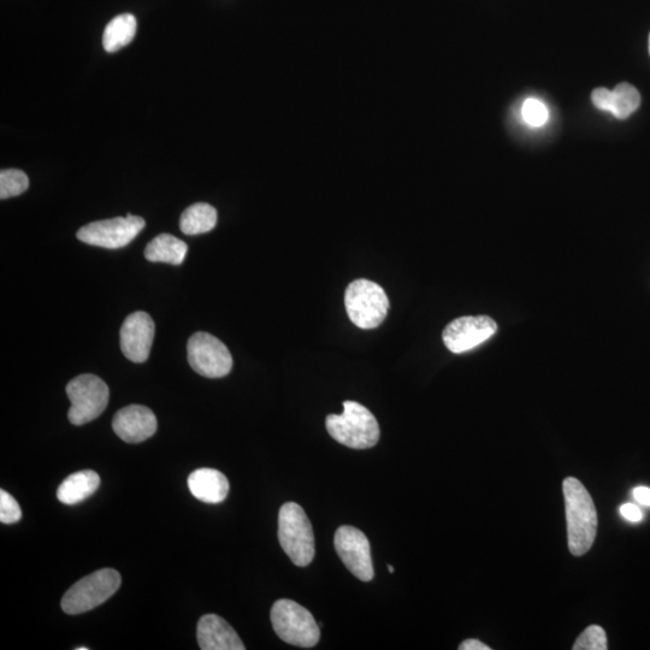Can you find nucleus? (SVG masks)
Returning <instances> with one entry per match:
<instances>
[{
  "label": "nucleus",
  "instance_id": "1",
  "mask_svg": "<svg viewBox=\"0 0 650 650\" xmlns=\"http://www.w3.org/2000/svg\"><path fill=\"white\" fill-rule=\"evenodd\" d=\"M563 492L570 552L582 557L592 548L598 533V513L592 496L576 478H566Z\"/></svg>",
  "mask_w": 650,
  "mask_h": 650
},
{
  "label": "nucleus",
  "instance_id": "2",
  "mask_svg": "<svg viewBox=\"0 0 650 650\" xmlns=\"http://www.w3.org/2000/svg\"><path fill=\"white\" fill-rule=\"evenodd\" d=\"M325 425L335 441L353 449H368L380 440L377 419L356 401H345L342 415H329Z\"/></svg>",
  "mask_w": 650,
  "mask_h": 650
},
{
  "label": "nucleus",
  "instance_id": "3",
  "mask_svg": "<svg viewBox=\"0 0 650 650\" xmlns=\"http://www.w3.org/2000/svg\"><path fill=\"white\" fill-rule=\"evenodd\" d=\"M280 545L295 566L306 567L315 558V534L309 517L298 504L287 502L279 513Z\"/></svg>",
  "mask_w": 650,
  "mask_h": 650
},
{
  "label": "nucleus",
  "instance_id": "4",
  "mask_svg": "<svg viewBox=\"0 0 650 650\" xmlns=\"http://www.w3.org/2000/svg\"><path fill=\"white\" fill-rule=\"evenodd\" d=\"M271 623L283 642L301 648L315 647L321 630L310 611L298 602L282 599L271 608Z\"/></svg>",
  "mask_w": 650,
  "mask_h": 650
},
{
  "label": "nucleus",
  "instance_id": "5",
  "mask_svg": "<svg viewBox=\"0 0 650 650\" xmlns=\"http://www.w3.org/2000/svg\"><path fill=\"white\" fill-rule=\"evenodd\" d=\"M345 305L352 323L362 329H374L387 317L389 300L377 283L360 279L348 285Z\"/></svg>",
  "mask_w": 650,
  "mask_h": 650
},
{
  "label": "nucleus",
  "instance_id": "6",
  "mask_svg": "<svg viewBox=\"0 0 650 650\" xmlns=\"http://www.w3.org/2000/svg\"><path fill=\"white\" fill-rule=\"evenodd\" d=\"M120 573L112 569H103L93 572L64 594L62 599L63 611L67 614L86 613L104 604L121 587Z\"/></svg>",
  "mask_w": 650,
  "mask_h": 650
},
{
  "label": "nucleus",
  "instance_id": "7",
  "mask_svg": "<svg viewBox=\"0 0 650 650\" xmlns=\"http://www.w3.org/2000/svg\"><path fill=\"white\" fill-rule=\"evenodd\" d=\"M67 395L72 403L68 412L70 423L84 425L97 419L108 407L110 390L102 378L85 374L68 383Z\"/></svg>",
  "mask_w": 650,
  "mask_h": 650
},
{
  "label": "nucleus",
  "instance_id": "8",
  "mask_svg": "<svg viewBox=\"0 0 650 650\" xmlns=\"http://www.w3.org/2000/svg\"><path fill=\"white\" fill-rule=\"evenodd\" d=\"M189 365L200 376L221 378L233 368V358L226 345L209 333H195L188 340Z\"/></svg>",
  "mask_w": 650,
  "mask_h": 650
},
{
  "label": "nucleus",
  "instance_id": "9",
  "mask_svg": "<svg viewBox=\"0 0 650 650\" xmlns=\"http://www.w3.org/2000/svg\"><path fill=\"white\" fill-rule=\"evenodd\" d=\"M145 224L144 218L128 214L126 217L87 224L76 236L87 245L117 250L137 238Z\"/></svg>",
  "mask_w": 650,
  "mask_h": 650
},
{
  "label": "nucleus",
  "instance_id": "10",
  "mask_svg": "<svg viewBox=\"0 0 650 650\" xmlns=\"http://www.w3.org/2000/svg\"><path fill=\"white\" fill-rule=\"evenodd\" d=\"M334 545L342 563L353 576L363 582H370L374 579L371 546L363 531L344 525L336 530Z\"/></svg>",
  "mask_w": 650,
  "mask_h": 650
},
{
  "label": "nucleus",
  "instance_id": "11",
  "mask_svg": "<svg viewBox=\"0 0 650 650\" xmlns=\"http://www.w3.org/2000/svg\"><path fill=\"white\" fill-rule=\"evenodd\" d=\"M498 332V324L489 316H465L454 319L443 330L442 339L455 354L471 351Z\"/></svg>",
  "mask_w": 650,
  "mask_h": 650
},
{
  "label": "nucleus",
  "instance_id": "12",
  "mask_svg": "<svg viewBox=\"0 0 650 650\" xmlns=\"http://www.w3.org/2000/svg\"><path fill=\"white\" fill-rule=\"evenodd\" d=\"M155 330V322L149 313L138 311L126 318L120 340L121 350L130 362L141 364L149 359Z\"/></svg>",
  "mask_w": 650,
  "mask_h": 650
},
{
  "label": "nucleus",
  "instance_id": "13",
  "mask_svg": "<svg viewBox=\"0 0 650 650\" xmlns=\"http://www.w3.org/2000/svg\"><path fill=\"white\" fill-rule=\"evenodd\" d=\"M155 413L149 407L129 405L118 411L112 421V428L121 440L140 443L150 439L157 431Z\"/></svg>",
  "mask_w": 650,
  "mask_h": 650
},
{
  "label": "nucleus",
  "instance_id": "14",
  "mask_svg": "<svg viewBox=\"0 0 650 650\" xmlns=\"http://www.w3.org/2000/svg\"><path fill=\"white\" fill-rule=\"evenodd\" d=\"M200 649L203 650H245L244 643L226 620L216 614L200 618L197 628Z\"/></svg>",
  "mask_w": 650,
  "mask_h": 650
},
{
  "label": "nucleus",
  "instance_id": "15",
  "mask_svg": "<svg viewBox=\"0 0 650 650\" xmlns=\"http://www.w3.org/2000/svg\"><path fill=\"white\" fill-rule=\"evenodd\" d=\"M592 102L599 110L611 112L619 120H625L640 108L641 96L634 86L623 82L613 91L596 88L592 93Z\"/></svg>",
  "mask_w": 650,
  "mask_h": 650
},
{
  "label": "nucleus",
  "instance_id": "16",
  "mask_svg": "<svg viewBox=\"0 0 650 650\" xmlns=\"http://www.w3.org/2000/svg\"><path fill=\"white\" fill-rule=\"evenodd\" d=\"M189 492L206 504H220L229 494V481L215 469H199L188 477Z\"/></svg>",
  "mask_w": 650,
  "mask_h": 650
},
{
  "label": "nucleus",
  "instance_id": "17",
  "mask_svg": "<svg viewBox=\"0 0 650 650\" xmlns=\"http://www.w3.org/2000/svg\"><path fill=\"white\" fill-rule=\"evenodd\" d=\"M100 486V477L96 471L75 472L62 482L57 489V498L64 505H76L90 498Z\"/></svg>",
  "mask_w": 650,
  "mask_h": 650
},
{
  "label": "nucleus",
  "instance_id": "18",
  "mask_svg": "<svg viewBox=\"0 0 650 650\" xmlns=\"http://www.w3.org/2000/svg\"><path fill=\"white\" fill-rule=\"evenodd\" d=\"M188 252L186 242L175 238L174 235L161 234L156 236L145 248V258L152 263H168L181 265Z\"/></svg>",
  "mask_w": 650,
  "mask_h": 650
},
{
  "label": "nucleus",
  "instance_id": "19",
  "mask_svg": "<svg viewBox=\"0 0 650 650\" xmlns=\"http://www.w3.org/2000/svg\"><path fill=\"white\" fill-rule=\"evenodd\" d=\"M137 19L132 14H122L112 19L106 26L103 35V46L106 52H116L132 43L137 33Z\"/></svg>",
  "mask_w": 650,
  "mask_h": 650
},
{
  "label": "nucleus",
  "instance_id": "20",
  "mask_svg": "<svg viewBox=\"0 0 650 650\" xmlns=\"http://www.w3.org/2000/svg\"><path fill=\"white\" fill-rule=\"evenodd\" d=\"M217 224V211L214 206L197 203L189 206L181 215V232L186 235H199L211 232Z\"/></svg>",
  "mask_w": 650,
  "mask_h": 650
},
{
  "label": "nucleus",
  "instance_id": "21",
  "mask_svg": "<svg viewBox=\"0 0 650 650\" xmlns=\"http://www.w3.org/2000/svg\"><path fill=\"white\" fill-rule=\"evenodd\" d=\"M28 186V176L22 170L8 169L0 173V199L2 200L25 193Z\"/></svg>",
  "mask_w": 650,
  "mask_h": 650
},
{
  "label": "nucleus",
  "instance_id": "22",
  "mask_svg": "<svg viewBox=\"0 0 650 650\" xmlns=\"http://www.w3.org/2000/svg\"><path fill=\"white\" fill-rule=\"evenodd\" d=\"M573 650H607V636L599 625H592L585 629L577 638Z\"/></svg>",
  "mask_w": 650,
  "mask_h": 650
},
{
  "label": "nucleus",
  "instance_id": "23",
  "mask_svg": "<svg viewBox=\"0 0 650 650\" xmlns=\"http://www.w3.org/2000/svg\"><path fill=\"white\" fill-rule=\"evenodd\" d=\"M523 117L530 126L541 127L548 120L547 106L537 99H528L523 105Z\"/></svg>",
  "mask_w": 650,
  "mask_h": 650
},
{
  "label": "nucleus",
  "instance_id": "24",
  "mask_svg": "<svg viewBox=\"0 0 650 650\" xmlns=\"http://www.w3.org/2000/svg\"><path fill=\"white\" fill-rule=\"evenodd\" d=\"M22 511L17 501L5 490H0V522L14 524L19 522Z\"/></svg>",
  "mask_w": 650,
  "mask_h": 650
},
{
  "label": "nucleus",
  "instance_id": "25",
  "mask_svg": "<svg viewBox=\"0 0 650 650\" xmlns=\"http://www.w3.org/2000/svg\"><path fill=\"white\" fill-rule=\"evenodd\" d=\"M622 517L631 523H640L643 519L641 508L634 504H624L619 510Z\"/></svg>",
  "mask_w": 650,
  "mask_h": 650
},
{
  "label": "nucleus",
  "instance_id": "26",
  "mask_svg": "<svg viewBox=\"0 0 650 650\" xmlns=\"http://www.w3.org/2000/svg\"><path fill=\"white\" fill-rule=\"evenodd\" d=\"M632 494H634V498L638 504L650 507V488L637 487Z\"/></svg>",
  "mask_w": 650,
  "mask_h": 650
},
{
  "label": "nucleus",
  "instance_id": "27",
  "mask_svg": "<svg viewBox=\"0 0 650 650\" xmlns=\"http://www.w3.org/2000/svg\"><path fill=\"white\" fill-rule=\"evenodd\" d=\"M459 649L460 650H490L492 648L486 646V644L482 643L481 641L474 640V638H470V640H466L462 644H460Z\"/></svg>",
  "mask_w": 650,
  "mask_h": 650
},
{
  "label": "nucleus",
  "instance_id": "28",
  "mask_svg": "<svg viewBox=\"0 0 650 650\" xmlns=\"http://www.w3.org/2000/svg\"><path fill=\"white\" fill-rule=\"evenodd\" d=\"M388 571H389L390 573H394V567H393L392 565H389V566H388Z\"/></svg>",
  "mask_w": 650,
  "mask_h": 650
},
{
  "label": "nucleus",
  "instance_id": "29",
  "mask_svg": "<svg viewBox=\"0 0 650 650\" xmlns=\"http://www.w3.org/2000/svg\"><path fill=\"white\" fill-rule=\"evenodd\" d=\"M87 649H88V648H86V647L76 648V650H87Z\"/></svg>",
  "mask_w": 650,
  "mask_h": 650
},
{
  "label": "nucleus",
  "instance_id": "30",
  "mask_svg": "<svg viewBox=\"0 0 650 650\" xmlns=\"http://www.w3.org/2000/svg\"><path fill=\"white\" fill-rule=\"evenodd\" d=\"M649 51H650V35H649Z\"/></svg>",
  "mask_w": 650,
  "mask_h": 650
}]
</instances>
